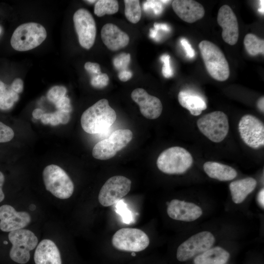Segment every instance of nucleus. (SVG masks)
Here are the masks:
<instances>
[{"mask_svg":"<svg viewBox=\"0 0 264 264\" xmlns=\"http://www.w3.org/2000/svg\"><path fill=\"white\" fill-rule=\"evenodd\" d=\"M206 70L218 81L226 80L230 75L228 62L220 48L213 43L203 40L198 45Z\"/></svg>","mask_w":264,"mask_h":264,"instance_id":"nucleus-2","label":"nucleus"},{"mask_svg":"<svg viewBox=\"0 0 264 264\" xmlns=\"http://www.w3.org/2000/svg\"><path fill=\"white\" fill-rule=\"evenodd\" d=\"M14 136L13 130L9 126L0 122V143L10 141Z\"/></svg>","mask_w":264,"mask_h":264,"instance_id":"nucleus-34","label":"nucleus"},{"mask_svg":"<svg viewBox=\"0 0 264 264\" xmlns=\"http://www.w3.org/2000/svg\"><path fill=\"white\" fill-rule=\"evenodd\" d=\"M44 27L36 22H28L19 26L10 40L12 47L16 50L25 51L40 45L46 39Z\"/></svg>","mask_w":264,"mask_h":264,"instance_id":"nucleus-3","label":"nucleus"},{"mask_svg":"<svg viewBox=\"0 0 264 264\" xmlns=\"http://www.w3.org/2000/svg\"><path fill=\"white\" fill-rule=\"evenodd\" d=\"M200 132L212 142H221L227 136L229 123L227 115L221 111L204 115L197 122Z\"/></svg>","mask_w":264,"mask_h":264,"instance_id":"nucleus-7","label":"nucleus"},{"mask_svg":"<svg viewBox=\"0 0 264 264\" xmlns=\"http://www.w3.org/2000/svg\"><path fill=\"white\" fill-rule=\"evenodd\" d=\"M66 88L61 86H56L51 88L47 93L48 100L54 104L66 96Z\"/></svg>","mask_w":264,"mask_h":264,"instance_id":"nucleus-29","label":"nucleus"},{"mask_svg":"<svg viewBox=\"0 0 264 264\" xmlns=\"http://www.w3.org/2000/svg\"><path fill=\"white\" fill-rule=\"evenodd\" d=\"M131 180L122 176H115L109 178L100 189L99 203L108 207L116 204L130 191Z\"/></svg>","mask_w":264,"mask_h":264,"instance_id":"nucleus-10","label":"nucleus"},{"mask_svg":"<svg viewBox=\"0 0 264 264\" xmlns=\"http://www.w3.org/2000/svg\"><path fill=\"white\" fill-rule=\"evenodd\" d=\"M118 9L119 4L117 0H99L96 2L94 12L96 16L100 17L106 14H115Z\"/></svg>","mask_w":264,"mask_h":264,"instance_id":"nucleus-26","label":"nucleus"},{"mask_svg":"<svg viewBox=\"0 0 264 264\" xmlns=\"http://www.w3.org/2000/svg\"><path fill=\"white\" fill-rule=\"evenodd\" d=\"M31 220L30 215L26 212H18L7 204L0 207V229L3 232L22 229L30 223Z\"/></svg>","mask_w":264,"mask_h":264,"instance_id":"nucleus-14","label":"nucleus"},{"mask_svg":"<svg viewBox=\"0 0 264 264\" xmlns=\"http://www.w3.org/2000/svg\"><path fill=\"white\" fill-rule=\"evenodd\" d=\"M158 31L154 28L153 29L151 28L150 30V34L149 35L151 38L154 39V40L156 41H158L160 40V37L158 34Z\"/></svg>","mask_w":264,"mask_h":264,"instance_id":"nucleus-46","label":"nucleus"},{"mask_svg":"<svg viewBox=\"0 0 264 264\" xmlns=\"http://www.w3.org/2000/svg\"><path fill=\"white\" fill-rule=\"evenodd\" d=\"M132 132L128 129H119L108 138L95 144L92 150L93 156L99 160H107L125 148L132 140Z\"/></svg>","mask_w":264,"mask_h":264,"instance_id":"nucleus-8","label":"nucleus"},{"mask_svg":"<svg viewBox=\"0 0 264 264\" xmlns=\"http://www.w3.org/2000/svg\"><path fill=\"white\" fill-rule=\"evenodd\" d=\"M57 110L70 113L72 111V107L69 99L65 96L55 104Z\"/></svg>","mask_w":264,"mask_h":264,"instance_id":"nucleus-37","label":"nucleus"},{"mask_svg":"<svg viewBox=\"0 0 264 264\" xmlns=\"http://www.w3.org/2000/svg\"><path fill=\"white\" fill-rule=\"evenodd\" d=\"M5 177L4 175L0 171V202L4 198V194L2 191V186L4 182Z\"/></svg>","mask_w":264,"mask_h":264,"instance_id":"nucleus-43","label":"nucleus"},{"mask_svg":"<svg viewBox=\"0 0 264 264\" xmlns=\"http://www.w3.org/2000/svg\"><path fill=\"white\" fill-rule=\"evenodd\" d=\"M34 259L35 264H62L58 248L49 239L40 242L35 250Z\"/></svg>","mask_w":264,"mask_h":264,"instance_id":"nucleus-20","label":"nucleus"},{"mask_svg":"<svg viewBox=\"0 0 264 264\" xmlns=\"http://www.w3.org/2000/svg\"><path fill=\"white\" fill-rule=\"evenodd\" d=\"M130 60L131 55L129 53H122L113 58V64L115 68L120 71L127 69Z\"/></svg>","mask_w":264,"mask_h":264,"instance_id":"nucleus-30","label":"nucleus"},{"mask_svg":"<svg viewBox=\"0 0 264 264\" xmlns=\"http://www.w3.org/2000/svg\"><path fill=\"white\" fill-rule=\"evenodd\" d=\"M172 8L176 14L183 21L193 23L201 19L204 15L203 6L192 0H174Z\"/></svg>","mask_w":264,"mask_h":264,"instance_id":"nucleus-18","label":"nucleus"},{"mask_svg":"<svg viewBox=\"0 0 264 264\" xmlns=\"http://www.w3.org/2000/svg\"><path fill=\"white\" fill-rule=\"evenodd\" d=\"M257 181L252 177H247L233 181L229 185L232 198L235 203H242L255 189Z\"/></svg>","mask_w":264,"mask_h":264,"instance_id":"nucleus-22","label":"nucleus"},{"mask_svg":"<svg viewBox=\"0 0 264 264\" xmlns=\"http://www.w3.org/2000/svg\"><path fill=\"white\" fill-rule=\"evenodd\" d=\"M178 100L180 105L194 116L200 115L207 108V104L203 97L192 90L180 91Z\"/></svg>","mask_w":264,"mask_h":264,"instance_id":"nucleus-21","label":"nucleus"},{"mask_svg":"<svg viewBox=\"0 0 264 264\" xmlns=\"http://www.w3.org/2000/svg\"><path fill=\"white\" fill-rule=\"evenodd\" d=\"M149 242V238L145 232L133 228L120 229L112 238V244L115 248L127 252L141 251L148 246Z\"/></svg>","mask_w":264,"mask_h":264,"instance_id":"nucleus-9","label":"nucleus"},{"mask_svg":"<svg viewBox=\"0 0 264 264\" xmlns=\"http://www.w3.org/2000/svg\"><path fill=\"white\" fill-rule=\"evenodd\" d=\"M257 105L258 109L262 112L264 111V97H260L257 101Z\"/></svg>","mask_w":264,"mask_h":264,"instance_id":"nucleus-47","label":"nucleus"},{"mask_svg":"<svg viewBox=\"0 0 264 264\" xmlns=\"http://www.w3.org/2000/svg\"><path fill=\"white\" fill-rule=\"evenodd\" d=\"M132 73L131 71L126 69L119 71L118 78L121 81L126 82L132 78Z\"/></svg>","mask_w":264,"mask_h":264,"instance_id":"nucleus-41","label":"nucleus"},{"mask_svg":"<svg viewBox=\"0 0 264 264\" xmlns=\"http://www.w3.org/2000/svg\"><path fill=\"white\" fill-rule=\"evenodd\" d=\"M264 0H260V7L258 9V11L262 14L264 13Z\"/></svg>","mask_w":264,"mask_h":264,"instance_id":"nucleus-49","label":"nucleus"},{"mask_svg":"<svg viewBox=\"0 0 264 264\" xmlns=\"http://www.w3.org/2000/svg\"><path fill=\"white\" fill-rule=\"evenodd\" d=\"M23 88V83L22 80L20 78L15 79L11 86V89L18 94L22 92Z\"/></svg>","mask_w":264,"mask_h":264,"instance_id":"nucleus-40","label":"nucleus"},{"mask_svg":"<svg viewBox=\"0 0 264 264\" xmlns=\"http://www.w3.org/2000/svg\"><path fill=\"white\" fill-rule=\"evenodd\" d=\"M243 44L247 52L252 56L264 54V40L249 33L245 36Z\"/></svg>","mask_w":264,"mask_h":264,"instance_id":"nucleus-25","label":"nucleus"},{"mask_svg":"<svg viewBox=\"0 0 264 264\" xmlns=\"http://www.w3.org/2000/svg\"><path fill=\"white\" fill-rule=\"evenodd\" d=\"M101 39L108 49L116 51L127 46L130 38L128 35L116 25L109 23L105 24L101 31Z\"/></svg>","mask_w":264,"mask_h":264,"instance_id":"nucleus-19","label":"nucleus"},{"mask_svg":"<svg viewBox=\"0 0 264 264\" xmlns=\"http://www.w3.org/2000/svg\"><path fill=\"white\" fill-rule=\"evenodd\" d=\"M86 1H88L89 3H94L95 2H96V0H86Z\"/></svg>","mask_w":264,"mask_h":264,"instance_id":"nucleus-50","label":"nucleus"},{"mask_svg":"<svg viewBox=\"0 0 264 264\" xmlns=\"http://www.w3.org/2000/svg\"><path fill=\"white\" fill-rule=\"evenodd\" d=\"M215 242L214 235L209 231L197 233L179 245L176 251V258L180 262L188 260L211 248Z\"/></svg>","mask_w":264,"mask_h":264,"instance_id":"nucleus-11","label":"nucleus"},{"mask_svg":"<svg viewBox=\"0 0 264 264\" xmlns=\"http://www.w3.org/2000/svg\"><path fill=\"white\" fill-rule=\"evenodd\" d=\"M125 15L132 23H137L141 17V10L138 0H125Z\"/></svg>","mask_w":264,"mask_h":264,"instance_id":"nucleus-27","label":"nucleus"},{"mask_svg":"<svg viewBox=\"0 0 264 264\" xmlns=\"http://www.w3.org/2000/svg\"><path fill=\"white\" fill-rule=\"evenodd\" d=\"M109 81L108 75L106 73H101L91 77L90 83L91 86L95 88H102L108 85Z\"/></svg>","mask_w":264,"mask_h":264,"instance_id":"nucleus-33","label":"nucleus"},{"mask_svg":"<svg viewBox=\"0 0 264 264\" xmlns=\"http://www.w3.org/2000/svg\"><path fill=\"white\" fill-rule=\"evenodd\" d=\"M238 129L242 141L249 147L257 149L264 145V125L258 118L251 114L240 119Z\"/></svg>","mask_w":264,"mask_h":264,"instance_id":"nucleus-12","label":"nucleus"},{"mask_svg":"<svg viewBox=\"0 0 264 264\" xmlns=\"http://www.w3.org/2000/svg\"><path fill=\"white\" fill-rule=\"evenodd\" d=\"M193 164L191 154L184 148L175 146L168 148L158 156V169L167 174H181L186 172Z\"/></svg>","mask_w":264,"mask_h":264,"instance_id":"nucleus-4","label":"nucleus"},{"mask_svg":"<svg viewBox=\"0 0 264 264\" xmlns=\"http://www.w3.org/2000/svg\"><path fill=\"white\" fill-rule=\"evenodd\" d=\"M230 257L229 253L219 246L210 248L196 257L194 264H225Z\"/></svg>","mask_w":264,"mask_h":264,"instance_id":"nucleus-24","label":"nucleus"},{"mask_svg":"<svg viewBox=\"0 0 264 264\" xmlns=\"http://www.w3.org/2000/svg\"><path fill=\"white\" fill-rule=\"evenodd\" d=\"M18 99V93L11 88L7 89L3 96L0 100V109L2 110H7L11 108Z\"/></svg>","mask_w":264,"mask_h":264,"instance_id":"nucleus-28","label":"nucleus"},{"mask_svg":"<svg viewBox=\"0 0 264 264\" xmlns=\"http://www.w3.org/2000/svg\"><path fill=\"white\" fill-rule=\"evenodd\" d=\"M41 120L45 125L57 126L61 124L57 110L52 113H44L41 118Z\"/></svg>","mask_w":264,"mask_h":264,"instance_id":"nucleus-35","label":"nucleus"},{"mask_svg":"<svg viewBox=\"0 0 264 264\" xmlns=\"http://www.w3.org/2000/svg\"><path fill=\"white\" fill-rule=\"evenodd\" d=\"M73 20L80 44L85 49H90L96 35V23L92 15L87 9L81 8L75 12Z\"/></svg>","mask_w":264,"mask_h":264,"instance_id":"nucleus-13","label":"nucleus"},{"mask_svg":"<svg viewBox=\"0 0 264 264\" xmlns=\"http://www.w3.org/2000/svg\"><path fill=\"white\" fill-rule=\"evenodd\" d=\"M43 177L46 189L60 199L69 198L74 191V184L60 167L51 164L44 168Z\"/></svg>","mask_w":264,"mask_h":264,"instance_id":"nucleus-5","label":"nucleus"},{"mask_svg":"<svg viewBox=\"0 0 264 264\" xmlns=\"http://www.w3.org/2000/svg\"><path fill=\"white\" fill-rule=\"evenodd\" d=\"M258 201L260 205L264 208V189H262L258 195Z\"/></svg>","mask_w":264,"mask_h":264,"instance_id":"nucleus-45","label":"nucleus"},{"mask_svg":"<svg viewBox=\"0 0 264 264\" xmlns=\"http://www.w3.org/2000/svg\"><path fill=\"white\" fill-rule=\"evenodd\" d=\"M180 42L185 51L186 56L190 58H194L195 56V51L188 41L185 38H182L180 40Z\"/></svg>","mask_w":264,"mask_h":264,"instance_id":"nucleus-39","label":"nucleus"},{"mask_svg":"<svg viewBox=\"0 0 264 264\" xmlns=\"http://www.w3.org/2000/svg\"><path fill=\"white\" fill-rule=\"evenodd\" d=\"M116 212L122 217L123 222L130 223L132 221V215L126 204L121 200L116 203Z\"/></svg>","mask_w":264,"mask_h":264,"instance_id":"nucleus-31","label":"nucleus"},{"mask_svg":"<svg viewBox=\"0 0 264 264\" xmlns=\"http://www.w3.org/2000/svg\"><path fill=\"white\" fill-rule=\"evenodd\" d=\"M154 28L156 30H162L166 32H169L171 30L170 27L165 23H154Z\"/></svg>","mask_w":264,"mask_h":264,"instance_id":"nucleus-42","label":"nucleus"},{"mask_svg":"<svg viewBox=\"0 0 264 264\" xmlns=\"http://www.w3.org/2000/svg\"><path fill=\"white\" fill-rule=\"evenodd\" d=\"M116 114L106 99L99 100L82 114L81 124L84 131L89 134L100 133L115 122Z\"/></svg>","mask_w":264,"mask_h":264,"instance_id":"nucleus-1","label":"nucleus"},{"mask_svg":"<svg viewBox=\"0 0 264 264\" xmlns=\"http://www.w3.org/2000/svg\"><path fill=\"white\" fill-rule=\"evenodd\" d=\"M204 171L211 178L220 181H229L237 176V172L232 167L214 161H207L203 166Z\"/></svg>","mask_w":264,"mask_h":264,"instance_id":"nucleus-23","label":"nucleus"},{"mask_svg":"<svg viewBox=\"0 0 264 264\" xmlns=\"http://www.w3.org/2000/svg\"><path fill=\"white\" fill-rule=\"evenodd\" d=\"M131 98L138 104L141 113L146 118L156 119L161 114L163 107L160 99L150 95L143 88L134 89L131 93Z\"/></svg>","mask_w":264,"mask_h":264,"instance_id":"nucleus-16","label":"nucleus"},{"mask_svg":"<svg viewBox=\"0 0 264 264\" xmlns=\"http://www.w3.org/2000/svg\"><path fill=\"white\" fill-rule=\"evenodd\" d=\"M143 7L145 11H152L155 15H160L163 11L161 0H147L143 3Z\"/></svg>","mask_w":264,"mask_h":264,"instance_id":"nucleus-32","label":"nucleus"},{"mask_svg":"<svg viewBox=\"0 0 264 264\" xmlns=\"http://www.w3.org/2000/svg\"><path fill=\"white\" fill-rule=\"evenodd\" d=\"M44 113V111L41 109H36L32 112L33 117L36 119H41Z\"/></svg>","mask_w":264,"mask_h":264,"instance_id":"nucleus-44","label":"nucleus"},{"mask_svg":"<svg viewBox=\"0 0 264 264\" xmlns=\"http://www.w3.org/2000/svg\"><path fill=\"white\" fill-rule=\"evenodd\" d=\"M217 22L222 28V38L228 44L233 45L238 42L239 26L236 15L228 5H223L219 9Z\"/></svg>","mask_w":264,"mask_h":264,"instance_id":"nucleus-15","label":"nucleus"},{"mask_svg":"<svg viewBox=\"0 0 264 264\" xmlns=\"http://www.w3.org/2000/svg\"><path fill=\"white\" fill-rule=\"evenodd\" d=\"M160 60L163 63L162 72L163 76L167 78L171 77L173 75V71L170 65V56L164 54L160 58Z\"/></svg>","mask_w":264,"mask_h":264,"instance_id":"nucleus-36","label":"nucleus"},{"mask_svg":"<svg viewBox=\"0 0 264 264\" xmlns=\"http://www.w3.org/2000/svg\"><path fill=\"white\" fill-rule=\"evenodd\" d=\"M7 89L5 84L0 81V100L3 96L5 92H6Z\"/></svg>","mask_w":264,"mask_h":264,"instance_id":"nucleus-48","label":"nucleus"},{"mask_svg":"<svg viewBox=\"0 0 264 264\" xmlns=\"http://www.w3.org/2000/svg\"><path fill=\"white\" fill-rule=\"evenodd\" d=\"M167 212L173 220L187 222L194 221L202 214L201 208L196 204L177 199L169 202Z\"/></svg>","mask_w":264,"mask_h":264,"instance_id":"nucleus-17","label":"nucleus"},{"mask_svg":"<svg viewBox=\"0 0 264 264\" xmlns=\"http://www.w3.org/2000/svg\"><path fill=\"white\" fill-rule=\"evenodd\" d=\"M84 67L91 77L101 73L100 65L96 63L88 62L85 63Z\"/></svg>","mask_w":264,"mask_h":264,"instance_id":"nucleus-38","label":"nucleus"},{"mask_svg":"<svg viewBox=\"0 0 264 264\" xmlns=\"http://www.w3.org/2000/svg\"><path fill=\"white\" fill-rule=\"evenodd\" d=\"M8 239L12 244L9 252L11 260L20 264L27 263L30 258V251L37 246L38 242L34 233L21 229L9 232Z\"/></svg>","mask_w":264,"mask_h":264,"instance_id":"nucleus-6","label":"nucleus"}]
</instances>
